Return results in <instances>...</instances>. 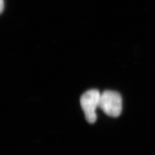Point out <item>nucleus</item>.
Returning a JSON list of instances; mask_svg holds the SVG:
<instances>
[{"instance_id":"3","label":"nucleus","mask_w":155,"mask_h":155,"mask_svg":"<svg viewBox=\"0 0 155 155\" xmlns=\"http://www.w3.org/2000/svg\"><path fill=\"white\" fill-rule=\"evenodd\" d=\"M3 7H4V5H3V0H1V12H2L3 11Z\"/></svg>"},{"instance_id":"1","label":"nucleus","mask_w":155,"mask_h":155,"mask_svg":"<svg viewBox=\"0 0 155 155\" xmlns=\"http://www.w3.org/2000/svg\"><path fill=\"white\" fill-rule=\"evenodd\" d=\"M99 108L110 117H118L122 111V96L113 91L103 92L100 95Z\"/></svg>"},{"instance_id":"2","label":"nucleus","mask_w":155,"mask_h":155,"mask_svg":"<svg viewBox=\"0 0 155 155\" xmlns=\"http://www.w3.org/2000/svg\"><path fill=\"white\" fill-rule=\"evenodd\" d=\"M100 95L99 91L91 89L86 91L80 98V105L84 110L87 122L94 124L97 120L96 109L100 107Z\"/></svg>"}]
</instances>
